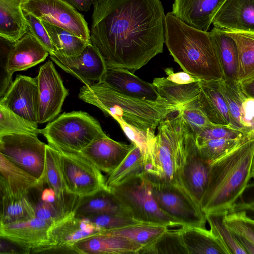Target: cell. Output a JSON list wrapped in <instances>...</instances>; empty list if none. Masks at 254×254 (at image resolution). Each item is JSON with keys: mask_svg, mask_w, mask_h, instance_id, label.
I'll list each match as a JSON object with an SVG mask.
<instances>
[{"mask_svg": "<svg viewBox=\"0 0 254 254\" xmlns=\"http://www.w3.org/2000/svg\"><path fill=\"white\" fill-rule=\"evenodd\" d=\"M168 229L169 227L164 225L139 223L117 229L102 230L100 233L125 237L143 248L155 241Z\"/></svg>", "mask_w": 254, "mask_h": 254, "instance_id": "d590c367", "label": "cell"}, {"mask_svg": "<svg viewBox=\"0 0 254 254\" xmlns=\"http://www.w3.org/2000/svg\"><path fill=\"white\" fill-rule=\"evenodd\" d=\"M59 152L64 179L69 193L81 197L108 188L101 171L88 159L79 153Z\"/></svg>", "mask_w": 254, "mask_h": 254, "instance_id": "8fae6325", "label": "cell"}, {"mask_svg": "<svg viewBox=\"0 0 254 254\" xmlns=\"http://www.w3.org/2000/svg\"><path fill=\"white\" fill-rule=\"evenodd\" d=\"M107 213L131 217L127 210L109 188L91 195L79 197L73 210L75 216L82 218Z\"/></svg>", "mask_w": 254, "mask_h": 254, "instance_id": "4316f807", "label": "cell"}, {"mask_svg": "<svg viewBox=\"0 0 254 254\" xmlns=\"http://www.w3.org/2000/svg\"><path fill=\"white\" fill-rule=\"evenodd\" d=\"M70 4L77 10L81 11H88L92 5L97 2L98 0H64Z\"/></svg>", "mask_w": 254, "mask_h": 254, "instance_id": "f5cc1de1", "label": "cell"}, {"mask_svg": "<svg viewBox=\"0 0 254 254\" xmlns=\"http://www.w3.org/2000/svg\"><path fill=\"white\" fill-rule=\"evenodd\" d=\"M49 55L48 51L28 31L12 45L8 54L7 71L12 75L26 70L44 61Z\"/></svg>", "mask_w": 254, "mask_h": 254, "instance_id": "44dd1931", "label": "cell"}, {"mask_svg": "<svg viewBox=\"0 0 254 254\" xmlns=\"http://www.w3.org/2000/svg\"><path fill=\"white\" fill-rule=\"evenodd\" d=\"M24 14L28 31L48 51L50 55L55 54L57 50L41 20L31 14L24 13Z\"/></svg>", "mask_w": 254, "mask_h": 254, "instance_id": "c3c4849f", "label": "cell"}, {"mask_svg": "<svg viewBox=\"0 0 254 254\" xmlns=\"http://www.w3.org/2000/svg\"><path fill=\"white\" fill-rule=\"evenodd\" d=\"M46 145L37 135L26 133L0 135V153L37 179L45 181Z\"/></svg>", "mask_w": 254, "mask_h": 254, "instance_id": "ba28073f", "label": "cell"}, {"mask_svg": "<svg viewBox=\"0 0 254 254\" xmlns=\"http://www.w3.org/2000/svg\"><path fill=\"white\" fill-rule=\"evenodd\" d=\"M212 24L224 30L254 32V0H226Z\"/></svg>", "mask_w": 254, "mask_h": 254, "instance_id": "d6986e66", "label": "cell"}, {"mask_svg": "<svg viewBox=\"0 0 254 254\" xmlns=\"http://www.w3.org/2000/svg\"><path fill=\"white\" fill-rule=\"evenodd\" d=\"M51 227L46 221L35 217L0 225V237L16 243L32 253L49 245Z\"/></svg>", "mask_w": 254, "mask_h": 254, "instance_id": "2e32d148", "label": "cell"}, {"mask_svg": "<svg viewBox=\"0 0 254 254\" xmlns=\"http://www.w3.org/2000/svg\"><path fill=\"white\" fill-rule=\"evenodd\" d=\"M45 181L64 204L73 212L78 196L69 193L64 179L59 151L50 144L46 145Z\"/></svg>", "mask_w": 254, "mask_h": 254, "instance_id": "f546056e", "label": "cell"}, {"mask_svg": "<svg viewBox=\"0 0 254 254\" xmlns=\"http://www.w3.org/2000/svg\"><path fill=\"white\" fill-rule=\"evenodd\" d=\"M152 84L162 98L180 106L197 99L200 90L199 81L180 84L171 81L167 78L157 77L153 79Z\"/></svg>", "mask_w": 254, "mask_h": 254, "instance_id": "d6a6232c", "label": "cell"}, {"mask_svg": "<svg viewBox=\"0 0 254 254\" xmlns=\"http://www.w3.org/2000/svg\"><path fill=\"white\" fill-rule=\"evenodd\" d=\"M21 8L23 13L64 29L91 44L90 30L84 17L64 0H24Z\"/></svg>", "mask_w": 254, "mask_h": 254, "instance_id": "30bf717a", "label": "cell"}, {"mask_svg": "<svg viewBox=\"0 0 254 254\" xmlns=\"http://www.w3.org/2000/svg\"><path fill=\"white\" fill-rule=\"evenodd\" d=\"M251 174L252 178L254 179V153L252 160Z\"/></svg>", "mask_w": 254, "mask_h": 254, "instance_id": "9f6ffc18", "label": "cell"}, {"mask_svg": "<svg viewBox=\"0 0 254 254\" xmlns=\"http://www.w3.org/2000/svg\"><path fill=\"white\" fill-rule=\"evenodd\" d=\"M210 229L225 243L231 254H247L236 235L224 224L222 216L205 215Z\"/></svg>", "mask_w": 254, "mask_h": 254, "instance_id": "f6af8a7d", "label": "cell"}, {"mask_svg": "<svg viewBox=\"0 0 254 254\" xmlns=\"http://www.w3.org/2000/svg\"><path fill=\"white\" fill-rule=\"evenodd\" d=\"M254 133L233 149L210 162L201 208L205 215L222 216L231 211L252 178Z\"/></svg>", "mask_w": 254, "mask_h": 254, "instance_id": "7a4b0ae2", "label": "cell"}, {"mask_svg": "<svg viewBox=\"0 0 254 254\" xmlns=\"http://www.w3.org/2000/svg\"><path fill=\"white\" fill-rule=\"evenodd\" d=\"M226 0H174L172 13L188 25L208 32L213 18Z\"/></svg>", "mask_w": 254, "mask_h": 254, "instance_id": "ffe728a7", "label": "cell"}, {"mask_svg": "<svg viewBox=\"0 0 254 254\" xmlns=\"http://www.w3.org/2000/svg\"><path fill=\"white\" fill-rule=\"evenodd\" d=\"M253 133L246 132L229 126L213 124L204 127L194 137L196 144L199 145L209 140L245 138Z\"/></svg>", "mask_w": 254, "mask_h": 254, "instance_id": "ee69618b", "label": "cell"}, {"mask_svg": "<svg viewBox=\"0 0 254 254\" xmlns=\"http://www.w3.org/2000/svg\"><path fill=\"white\" fill-rule=\"evenodd\" d=\"M39 92L38 124L53 121L61 112L68 94L53 62L48 60L39 68L37 76Z\"/></svg>", "mask_w": 254, "mask_h": 254, "instance_id": "7c38bea8", "label": "cell"}, {"mask_svg": "<svg viewBox=\"0 0 254 254\" xmlns=\"http://www.w3.org/2000/svg\"><path fill=\"white\" fill-rule=\"evenodd\" d=\"M199 84L200 90L197 102L209 121L214 125L231 127L229 110L221 92L219 80H200Z\"/></svg>", "mask_w": 254, "mask_h": 254, "instance_id": "d4e9b609", "label": "cell"}, {"mask_svg": "<svg viewBox=\"0 0 254 254\" xmlns=\"http://www.w3.org/2000/svg\"><path fill=\"white\" fill-rule=\"evenodd\" d=\"M0 237V254H29L30 252L16 243L8 239Z\"/></svg>", "mask_w": 254, "mask_h": 254, "instance_id": "816d5d0a", "label": "cell"}, {"mask_svg": "<svg viewBox=\"0 0 254 254\" xmlns=\"http://www.w3.org/2000/svg\"><path fill=\"white\" fill-rule=\"evenodd\" d=\"M165 43L184 71L203 80L223 78L209 32L191 27L169 12L165 17Z\"/></svg>", "mask_w": 254, "mask_h": 254, "instance_id": "3957f363", "label": "cell"}, {"mask_svg": "<svg viewBox=\"0 0 254 254\" xmlns=\"http://www.w3.org/2000/svg\"><path fill=\"white\" fill-rule=\"evenodd\" d=\"M45 182H41L29 192V196L35 208L36 217L46 221L51 226L73 214L58 199L54 191L48 186L44 188Z\"/></svg>", "mask_w": 254, "mask_h": 254, "instance_id": "cb8c5ba5", "label": "cell"}, {"mask_svg": "<svg viewBox=\"0 0 254 254\" xmlns=\"http://www.w3.org/2000/svg\"><path fill=\"white\" fill-rule=\"evenodd\" d=\"M101 231L100 228L87 219L77 217L73 214L51 227L49 245L46 247L64 245L73 246L79 240Z\"/></svg>", "mask_w": 254, "mask_h": 254, "instance_id": "603a6c76", "label": "cell"}, {"mask_svg": "<svg viewBox=\"0 0 254 254\" xmlns=\"http://www.w3.org/2000/svg\"><path fill=\"white\" fill-rule=\"evenodd\" d=\"M240 84L242 90L245 95L254 99V78L250 81Z\"/></svg>", "mask_w": 254, "mask_h": 254, "instance_id": "db71d44e", "label": "cell"}, {"mask_svg": "<svg viewBox=\"0 0 254 254\" xmlns=\"http://www.w3.org/2000/svg\"><path fill=\"white\" fill-rule=\"evenodd\" d=\"M24 0H0V36L14 43L28 31L21 5Z\"/></svg>", "mask_w": 254, "mask_h": 254, "instance_id": "f1b7e54d", "label": "cell"}, {"mask_svg": "<svg viewBox=\"0 0 254 254\" xmlns=\"http://www.w3.org/2000/svg\"><path fill=\"white\" fill-rule=\"evenodd\" d=\"M219 84L229 110L231 127L244 131L241 119L243 104L247 97L243 92L240 83L222 79L219 80Z\"/></svg>", "mask_w": 254, "mask_h": 254, "instance_id": "74e56055", "label": "cell"}, {"mask_svg": "<svg viewBox=\"0 0 254 254\" xmlns=\"http://www.w3.org/2000/svg\"><path fill=\"white\" fill-rule=\"evenodd\" d=\"M236 236L247 254H254V244L253 243L242 237L237 235Z\"/></svg>", "mask_w": 254, "mask_h": 254, "instance_id": "11a10c76", "label": "cell"}, {"mask_svg": "<svg viewBox=\"0 0 254 254\" xmlns=\"http://www.w3.org/2000/svg\"><path fill=\"white\" fill-rule=\"evenodd\" d=\"M78 97L117 122H124L147 132H154L160 122L182 107L167 101H154L127 96L101 82L83 85L80 88Z\"/></svg>", "mask_w": 254, "mask_h": 254, "instance_id": "277c9868", "label": "cell"}, {"mask_svg": "<svg viewBox=\"0 0 254 254\" xmlns=\"http://www.w3.org/2000/svg\"><path fill=\"white\" fill-rule=\"evenodd\" d=\"M12 45L8 48L2 47L0 56V98L2 97L12 83V75L7 69L8 54Z\"/></svg>", "mask_w": 254, "mask_h": 254, "instance_id": "681fc988", "label": "cell"}, {"mask_svg": "<svg viewBox=\"0 0 254 254\" xmlns=\"http://www.w3.org/2000/svg\"><path fill=\"white\" fill-rule=\"evenodd\" d=\"M117 122L131 142L140 148L144 157V164L149 157L155 137V133L141 130L122 121Z\"/></svg>", "mask_w": 254, "mask_h": 254, "instance_id": "bcb514c9", "label": "cell"}, {"mask_svg": "<svg viewBox=\"0 0 254 254\" xmlns=\"http://www.w3.org/2000/svg\"><path fill=\"white\" fill-rule=\"evenodd\" d=\"M133 144L132 149L125 158L108 174L106 185L109 189L118 186L145 172L143 155L140 148Z\"/></svg>", "mask_w": 254, "mask_h": 254, "instance_id": "836d02e7", "label": "cell"}, {"mask_svg": "<svg viewBox=\"0 0 254 254\" xmlns=\"http://www.w3.org/2000/svg\"><path fill=\"white\" fill-rule=\"evenodd\" d=\"M0 196H22L37 187L39 181L0 153Z\"/></svg>", "mask_w": 254, "mask_h": 254, "instance_id": "484cf974", "label": "cell"}, {"mask_svg": "<svg viewBox=\"0 0 254 254\" xmlns=\"http://www.w3.org/2000/svg\"><path fill=\"white\" fill-rule=\"evenodd\" d=\"M180 111L188 132L193 136L204 127L213 125L199 107L197 99L182 106Z\"/></svg>", "mask_w": 254, "mask_h": 254, "instance_id": "7bdbcfd3", "label": "cell"}, {"mask_svg": "<svg viewBox=\"0 0 254 254\" xmlns=\"http://www.w3.org/2000/svg\"><path fill=\"white\" fill-rule=\"evenodd\" d=\"M50 58L63 70L85 85L100 82L107 68L102 57L91 43L87 44L77 56L65 57L55 53L50 55Z\"/></svg>", "mask_w": 254, "mask_h": 254, "instance_id": "4fadbf2b", "label": "cell"}, {"mask_svg": "<svg viewBox=\"0 0 254 254\" xmlns=\"http://www.w3.org/2000/svg\"><path fill=\"white\" fill-rule=\"evenodd\" d=\"M179 230L189 254H231L219 237L205 227L185 226Z\"/></svg>", "mask_w": 254, "mask_h": 254, "instance_id": "83f0119b", "label": "cell"}, {"mask_svg": "<svg viewBox=\"0 0 254 254\" xmlns=\"http://www.w3.org/2000/svg\"><path fill=\"white\" fill-rule=\"evenodd\" d=\"M0 105L29 121L38 124L37 77L18 75L0 98Z\"/></svg>", "mask_w": 254, "mask_h": 254, "instance_id": "5bb4252c", "label": "cell"}, {"mask_svg": "<svg viewBox=\"0 0 254 254\" xmlns=\"http://www.w3.org/2000/svg\"><path fill=\"white\" fill-rule=\"evenodd\" d=\"M41 21L46 29L57 53L65 57L77 56L89 44L64 29Z\"/></svg>", "mask_w": 254, "mask_h": 254, "instance_id": "8d00e7d4", "label": "cell"}, {"mask_svg": "<svg viewBox=\"0 0 254 254\" xmlns=\"http://www.w3.org/2000/svg\"><path fill=\"white\" fill-rule=\"evenodd\" d=\"M115 141L107 135L99 137L79 153L100 171L111 173L125 158L133 146Z\"/></svg>", "mask_w": 254, "mask_h": 254, "instance_id": "e0dca14e", "label": "cell"}, {"mask_svg": "<svg viewBox=\"0 0 254 254\" xmlns=\"http://www.w3.org/2000/svg\"><path fill=\"white\" fill-rule=\"evenodd\" d=\"M110 189L134 219L169 227L181 226L159 207L145 172Z\"/></svg>", "mask_w": 254, "mask_h": 254, "instance_id": "52a82bcc", "label": "cell"}, {"mask_svg": "<svg viewBox=\"0 0 254 254\" xmlns=\"http://www.w3.org/2000/svg\"><path fill=\"white\" fill-rule=\"evenodd\" d=\"M224 224L236 235L254 244V219L245 210L232 211L222 216Z\"/></svg>", "mask_w": 254, "mask_h": 254, "instance_id": "60d3db41", "label": "cell"}, {"mask_svg": "<svg viewBox=\"0 0 254 254\" xmlns=\"http://www.w3.org/2000/svg\"><path fill=\"white\" fill-rule=\"evenodd\" d=\"M151 183L153 195L159 207L178 221L181 227H205V215L184 187L164 182Z\"/></svg>", "mask_w": 254, "mask_h": 254, "instance_id": "9c48e42d", "label": "cell"}, {"mask_svg": "<svg viewBox=\"0 0 254 254\" xmlns=\"http://www.w3.org/2000/svg\"><path fill=\"white\" fill-rule=\"evenodd\" d=\"M100 82L130 97L154 101H167L159 95L152 83L126 69L107 68Z\"/></svg>", "mask_w": 254, "mask_h": 254, "instance_id": "ac0fdd59", "label": "cell"}, {"mask_svg": "<svg viewBox=\"0 0 254 254\" xmlns=\"http://www.w3.org/2000/svg\"><path fill=\"white\" fill-rule=\"evenodd\" d=\"M49 144L59 151L78 153L106 134L99 123L83 111L64 113L39 129Z\"/></svg>", "mask_w": 254, "mask_h": 254, "instance_id": "8992f818", "label": "cell"}, {"mask_svg": "<svg viewBox=\"0 0 254 254\" xmlns=\"http://www.w3.org/2000/svg\"><path fill=\"white\" fill-rule=\"evenodd\" d=\"M165 17L160 0H98L91 43L107 68L134 73L163 52Z\"/></svg>", "mask_w": 254, "mask_h": 254, "instance_id": "6da1fadb", "label": "cell"}, {"mask_svg": "<svg viewBox=\"0 0 254 254\" xmlns=\"http://www.w3.org/2000/svg\"><path fill=\"white\" fill-rule=\"evenodd\" d=\"M80 254H138L142 246L125 237L100 232L75 243Z\"/></svg>", "mask_w": 254, "mask_h": 254, "instance_id": "7402d4cb", "label": "cell"}, {"mask_svg": "<svg viewBox=\"0 0 254 254\" xmlns=\"http://www.w3.org/2000/svg\"><path fill=\"white\" fill-rule=\"evenodd\" d=\"M209 32L221 68L222 79L238 82V54L235 41L222 29L214 27Z\"/></svg>", "mask_w": 254, "mask_h": 254, "instance_id": "4dcf8cb0", "label": "cell"}, {"mask_svg": "<svg viewBox=\"0 0 254 254\" xmlns=\"http://www.w3.org/2000/svg\"><path fill=\"white\" fill-rule=\"evenodd\" d=\"M0 225L36 217L34 206L28 194L22 196H0Z\"/></svg>", "mask_w": 254, "mask_h": 254, "instance_id": "e575fe53", "label": "cell"}, {"mask_svg": "<svg viewBox=\"0 0 254 254\" xmlns=\"http://www.w3.org/2000/svg\"><path fill=\"white\" fill-rule=\"evenodd\" d=\"M210 163L201 155L194 136L187 132L182 181L185 189L201 207L207 188Z\"/></svg>", "mask_w": 254, "mask_h": 254, "instance_id": "9a60e30c", "label": "cell"}, {"mask_svg": "<svg viewBox=\"0 0 254 254\" xmlns=\"http://www.w3.org/2000/svg\"><path fill=\"white\" fill-rule=\"evenodd\" d=\"M83 218L87 219L102 231L143 223L133 218L114 213H102Z\"/></svg>", "mask_w": 254, "mask_h": 254, "instance_id": "7dc6e473", "label": "cell"}, {"mask_svg": "<svg viewBox=\"0 0 254 254\" xmlns=\"http://www.w3.org/2000/svg\"><path fill=\"white\" fill-rule=\"evenodd\" d=\"M189 254L179 230L168 229L155 241L142 248L138 254Z\"/></svg>", "mask_w": 254, "mask_h": 254, "instance_id": "f35d334b", "label": "cell"}, {"mask_svg": "<svg viewBox=\"0 0 254 254\" xmlns=\"http://www.w3.org/2000/svg\"><path fill=\"white\" fill-rule=\"evenodd\" d=\"M224 31L233 38L237 46L238 82L242 84L252 80L254 78V32Z\"/></svg>", "mask_w": 254, "mask_h": 254, "instance_id": "1f68e13d", "label": "cell"}, {"mask_svg": "<svg viewBox=\"0 0 254 254\" xmlns=\"http://www.w3.org/2000/svg\"><path fill=\"white\" fill-rule=\"evenodd\" d=\"M164 70L167 75V79L176 83L186 84L200 80V79L184 71L174 72L171 67L166 68Z\"/></svg>", "mask_w": 254, "mask_h": 254, "instance_id": "f907efd6", "label": "cell"}, {"mask_svg": "<svg viewBox=\"0 0 254 254\" xmlns=\"http://www.w3.org/2000/svg\"><path fill=\"white\" fill-rule=\"evenodd\" d=\"M249 137L241 139H211L197 145L201 156L210 163L233 149Z\"/></svg>", "mask_w": 254, "mask_h": 254, "instance_id": "b9f144b4", "label": "cell"}, {"mask_svg": "<svg viewBox=\"0 0 254 254\" xmlns=\"http://www.w3.org/2000/svg\"><path fill=\"white\" fill-rule=\"evenodd\" d=\"M38 123L29 121L0 105V135L26 133L38 135Z\"/></svg>", "mask_w": 254, "mask_h": 254, "instance_id": "ab89813d", "label": "cell"}, {"mask_svg": "<svg viewBox=\"0 0 254 254\" xmlns=\"http://www.w3.org/2000/svg\"><path fill=\"white\" fill-rule=\"evenodd\" d=\"M180 109L158 125V133L149 157L144 163L145 172L151 182L171 183L184 187L182 175L188 131Z\"/></svg>", "mask_w": 254, "mask_h": 254, "instance_id": "5b68a950", "label": "cell"}]
</instances>
